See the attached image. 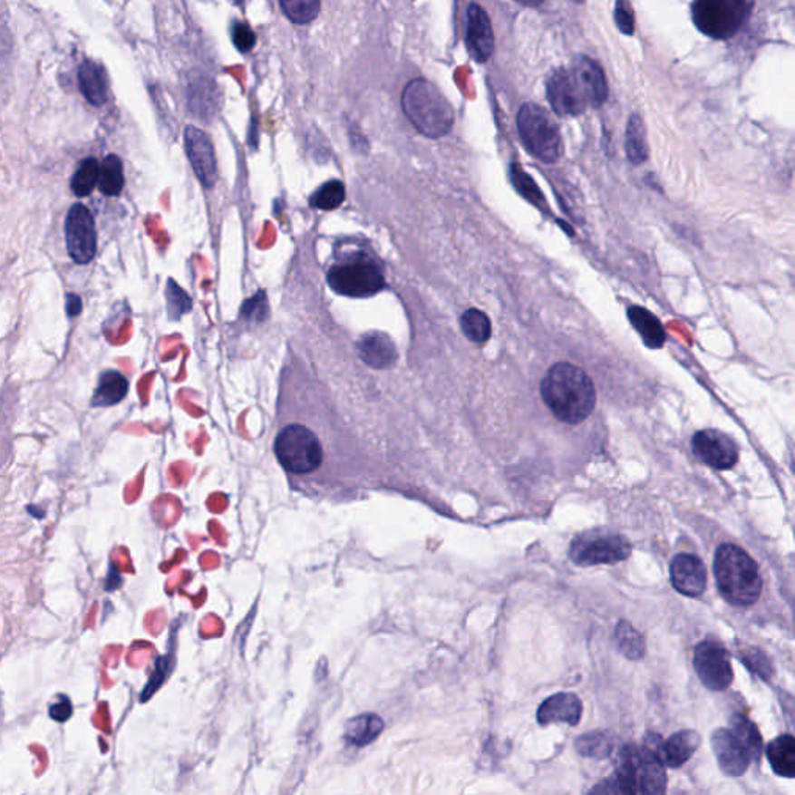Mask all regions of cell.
Here are the masks:
<instances>
[{
  "label": "cell",
  "instance_id": "obj_31",
  "mask_svg": "<svg viewBox=\"0 0 795 795\" xmlns=\"http://www.w3.org/2000/svg\"><path fill=\"white\" fill-rule=\"evenodd\" d=\"M100 163L97 159H84L72 178L71 189L78 198H86L98 184Z\"/></svg>",
  "mask_w": 795,
  "mask_h": 795
},
{
  "label": "cell",
  "instance_id": "obj_13",
  "mask_svg": "<svg viewBox=\"0 0 795 795\" xmlns=\"http://www.w3.org/2000/svg\"><path fill=\"white\" fill-rule=\"evenodd\" d=\"M692 448L699 461L718 471L732 470L740 459L735 440L718 429H703L694 433Z\"/></svg>",
  "mask_w": 795,
  "mask_h": 795
},
{
  "label": "cell",
  "instance_id": "obj_15",
  "mask_svg": "<svg viewBox=\"0 0 795 795\" xmlns=\"http://www.w3.org/2000/svg\"><path fill=\"white\" fill-rule=\"evenodd\" d=\"M712 746L721 771L729 777L744 774L753 761L746 744L732 729L714 731Z\"/></svg>",
  "mask_w": 795,
  "mask_h": 795
},
{
  "label": "cell",
  "instance_id": "obj_20",
  "mask_svg": "<svg viewBox=\"0 0 795 795\" xmlns=\"http://www.w3.org/2000/svg\"><path fill=\"white\" fill-rule=\"evenodd\" d=\"M699 744H701V736L698 732L682 731L671 736L665 742H657L655 746L646 744V746L651 747L657 753L662 763L677 769L687 763L693 753L698 751Z\"/></svg>",
  "mask_w": 795,
  "mask_h": 795
},
{
  "label": "cell",
  "instance_id": "obj_19",
  "mask_svg": "<svg viewBox=\"0 0 795 795\" xmlns=\"http://www.w3.org/2000/svg\"><path fill=\"white\" fill-rule=\"evenodd\" d=\"M583 716V703L572 693H557L546 699L538 710V721L541 725L564 722L577 725Z\"/></svg>",
  "mask_w": 795,
  "mask_h": 795
},
{
  "label": "cell",
  "instance_id": "obj_38",
  "mask_svg": "<svg viewBox=\"0 0 795 795\" xmlns=\"http://www.w3.org/2000/svg\"><path fill=\"white\" fill-rule=\"evenodd\" d=\"M511 179H513L514 187L519 191L520 195L524 196L525 199L530 200L535 206L546 202L541 189H538L535 180L528 174L525 173L524 170H520L518 165H513V168H511Z\"/></svg>",
  "mask_w": 795,
  "mask_h": 795
},
{
  "label": "cell",
  "instance_id": "obj_11",
  "mask_svg": "<svg viewBox=\"0 0 795 795\" xmlns=\"http://www.w3.org/2000/svg\"><path fill=\"white\" fill-rule=\"evenodd\" d=\"M547 97L553 111L563 117L583 114L590 106L585 84L574 67L557 71L548 78Z\"/></svg>",
  "mask_w": 795,
  "mask_h": 795
},
{
  "label": "cell",
  "instance_id": "obj_4",
  "mask_svg": "<svg viewBox=\"0 0 795 795\" xmlns=\"http://www.w3.org/2000/svg\"><path fill=\"white\" fill-rule=\"evenodd\" d=\"M622 794H664L666 790L665 764L649 746L622 747L612 777Z\"/></svg>",
  "mask_w": 795,
  "mask_h": 795
},
{
  "label": "cell",
  "instance_id": "obj_2",
  "mask_svg": "<svg viewBox=\"0 0 795 795\" xmlns=\"http://www.w3.org/2000/svg\"><path fill=\"white\" fill-rule=\"evenodd\" d=\"M713 572L721 596L733 606H751L761 596L760 568L740 547L721 546L714 555Z\"/></svg>",
  "mask_w": 795,
  "mask_h": 795
},
{
  "label": "cell",
  "instance_id": "obj_7",
  "mask_svg": "<svg viewBox=\"0 0 795 795\" xmlns=\"http://www.w3.org/2000/svg\"><path fill=\"white\" fill-rule=\"evenodd\" d=\"M274 451L283 470L296 476L315 471L324 461L319 439L302 424H291L283 429L276 435Z\"/></svg>",
  "mask_w": 795,
  "mask_h": 795
},
{
  "label": "cell",
  "instance_id": "obj_25",
  "mask_svg": "<svg viewBox=\"0 0 795 795\" xmlns=\"http://www.w3.org/2000/svg\"><path fill=\"white\" fill-rule=\"evenodd\" d=\"M628 319L648 348L657 350V348L665 345V328L653 313H649L648 309L642 308V306H631L628 309Z\"/></svg>",
  "mask_w": 795,
  "mask_h": 795
},
{
  "label": "cell",
  "instance_id": "obj_10",
  "mask_svg": "<svg viewBox=\"0 0 795 795\" xmlns=\"http://www.w3.org/2000/svg\"><path fill=\"white\" fill-rule=\"evenodd\" d=\"M65 246L76 265H89L97 254V228L92 213L82 204H75L65 218Z\"/></svg>",
  "mask_w": 795,
  "mask_h": 795
},
{
  "label": "cell",
  "instance_id": "obj_41",
  "mask_svg": "<svg viewBox=\"0 0 795 795\" xmlns=\"http://www.w3.org/2000/svg\"><path fill=\"white\" fill-rule=\"evenodd\" d=\"M232 39L235 47L239 52H243V53L252 50V47L255 45V34L247 24H237L232 28Z\"/></svg>",
  "mask_w": 795,
  "mask_h": 795
},
{
  "label": "cell",
  "instance_id": "obj_34",
  "mask_svg": "<svg viewBox=\"0 0 795 795\" xmlns=\"http://www.w3.org/2000/svg\"><path fill=\"white\" fill-rule=\"evenodd\" d=\"M581 755L592 758H606L614 751V738L606 732H590L577 742Z\"/></svg>",
  "mask_w": 795,
  "mask_h": 795
},
{
  "label": "cell",
  "instance_id": "obj_39",
  "mask_svg": "<svg viewBox=\"0 0 795 795\" xmlns=\"http://www.w3.org/2000/svg\"><path fill=\"white\" fill-rule=\"evenodd\" d=\"M742 660L744 662V665L749 666L755 674H758L764 681H771V677L774 674V668L763 651L755 648L746 649L742 653Z\"/></svg>",
  "mask_w": 795,
  "mask_h": 795
},
{
  "label": "cell",
  "instance_id": "obj_40",
  "mask_svg": "<svg viewBox=\"0 0 795 795\" xmlns=\"http://www.w3.org/2000/svg\"><path fill=\"white\" fill-rule=\"evenodd\" d=\"M243 315L244 319L254 320V322H261V320L266 319V315H267V302H266V296L263 291L254 296V297L243 305Z\"/></svg>",
  "mask_w": 795,
  "mask_h": 795
},
{
  "label": "cell",
  "instance_id": "obj_12",
  "mask_svg": "<svg viewBox=\"0 0 795 795\" xmlns=\"http://www.w3.org/2000/svg\"><path fill=\"white\" fill-rule=\"evenodd\" d=\"M694 670L703 685L713 692H724L733 682L731 655L716 640H703L696 646Z\"/></svg>",
  "mask_w": 795,
  "mask_h": 795
},
{
  "label": "cell",
  "instance_id": "obj_35",
  "mask_svg": "<svg viewBox=\"0 0 795 795\" xmlns=\"http://www.w3.org/2000/svg\"><path fill=\"white\" fill-rule=\"evenodd\" d=\"M729 729H732L736 735L742 738L753 760L760 758L761 751H763V740H761L757 725L753 724L752 721L747 720L746 716H742V714H735L732 718Z\"/></svg>",
  "mask_w": 795,
  "mask_h": 795
},
{
  "label": "cell",
  "instance_id": "obj_26",
  "mask_svg": "<svg viewBox=\"0 0 795 795\" xmlns=\"http://www.w3.org/2000/svg\"><path fill=\"white\" fill-rule=\"evenodd\" d=\"M383 731H384V721L381 716L364 713L354 716L346 722L344 738L352 746L365 747L370 742H373Z\"/></svg>",
  "mask_w": 795,
  "mask_h": 795
},
{
  "label": "cell",
  "instance_id": "obj_46",
  "mask_svg": "<svg viewBox=\"0 0 795 795\" xmlns=\"http://www.w3.org/2000/svg\"><path fill=\"white\" fill-rule=\"evenodd\" d=\"M574 2H577V4H583V2H585V0H574Z\"/></svg>",
  "mask_w": 795,
  "mask_h": 795
},
{
  "label": "cell",
  "instance_id": "obj_32",
  "mask_svg": "<svg viewBox=\"0 0 795 795\" xmlns=\"http://www.w3.org/2000/svg\"><path fill=\"white\" fill-rule=\"evenodd\" d=\"M345 200V185L341 180H330L320 185L311 196V206L319 210L330 211L339 208Z\"/></svg>",
  "mask_w": 795,
  "mask_h": 795
},
{
  "label": "cell",
  "instance_id": "obj_43",
  "mask_svg": "<svg viewBox=\"0 0 795 795\" xmlns=\"http://www.w3.org/2000/svg\"><path fill=\"white\" fill-rule=\"evenodd\" d=\"M72 703L71 701L67 698L61 699L60 703H53L52 707H50L49 714L53 718L54 721H58V722H64V721L69 720L72 716Z\"/></svg>",
  "mask_w": 795,
  "mask_h": 795
},
{
  "label": "cell",
  "instance_id": "obj_9",
  "mask_svg": "<svg viewBox=\"0 0 795 795\" xmlns=\"http://www.w3.org/2000/svg\"><path fill=\"white\" fill-rule=\"evenodd\" d=\"M633 552L631 542L616 531L606 528L585 531L570 544V559L581 567L600 564H617L628 559Z\"/></svg>",
  "mask_w": 795,
  "mask_h": 795
},
{
  "label": "cell",
  "instance_id": "obj_18",
  "mask_svg": "<svg viewBox=\"0 0 795 795\" xmlns=\"http://www.w3.org/2000/svg\"><path fill=\"white\" fill-rule=\"evenodd\" d=\"M357 354L368 367L384 370L396 363L398 350L389 335L378 331L364 334L356 344Z\"/></svg>",
  "mask_w": 795,
  "mask_h": 795
},
{
  "label": "cell",
  "instance_id": "obj_28",
  "mask_svg": "<svg viewBox=\"0 0 795 795\" xmlns=\"http://www.w3.org/2000/svg\"><path fill=\"white\" fill-rule=\"evenodd\" d=\"M98 189L108 198H115L121 193L125 187V173H123V162L119 156L109 154L100 163L98 173Z\"/></svg>",
  "mask_w": 795,
  "mask_h": 795
},
{
  "label": "cell",
  "instance_id": "obj_24",
  "mask_svg": "<svg viewBox=\"0 0 795 795\" xmlns=\"http://www.w3.org/2000/svg\"><path fill=\"white\" fill-rule=\"evenodd\" d=\"M130 383L125 374L117 370H106L98 378L97 389L92 396V407H111L125 400Z\"/></svg>",
  "mask_w": 795,
  "mask_h": 795
},
{
  "label": "cell",
  "instance_id": "obj_23",
  "mask_svg": "<svg viewBox=\"0 0 795 795\" xmlns=\"http://www.w3.org/2000/svg\"><path fill=\"white\" fill-rule=\"evenodd\" d=\"M572 67L585 84L590 108H598L605 103L607 98V82L600 64L587 56H579Z\"/></svg>",
  "mask_w": 795,
  "mask_h": 795
},
{
  "label": "cell",
  "instance_id": "obj_30",
  "mask_svg": "<svg viewBox=\"0 0 795 795\" xmlns=\"http://www.w3.org/2000/svg\"><path fill=\"white\" fill-rule=\"evenodd\" d=\"M461 328L466 339L477 345L487 344L491 337V320L480 309L471 308L465 311L461 317Z\"/></svg>",
  "mask_w": 795,
  "mask_h": 795
},
{
  "label": "cell",
  "instance_id": "obj_21",
  "mask_svg": "<svg viewBox=\"0 0 795 795\" xmlns=\"http://www.w3.org/2000/svg\"><path fill=\"white\" fill-rule=\"evenodd\" d=\"M217 82L207 73H191L189 76V106L199 119H211L219 109Z\"/></svg>",
  "mask_w": 795,
  "mask_h": 795
},
{
  "label": "cell",
  "instance_id": "obj_14",
  "mask_svg": "<svg viewBox=\"0 0 795 795\" xmlns=\"http://www.w3.org/2000/svg\"><path fill=\"white\" fill-rule=\"evenodd\" d=\"M184 137L185 151L196 178L206 189H213V185L217 184L218 168L210 137L196 126H187Z\"/></svg>",
  "mask_w": 795,
  "mask_h": 795
},
{
  "label": "cell",
  "instance_id": "obj_44",
  "mask_svg": "<svg viewBox=\"0 0 795 795\" xmlns=\"http://www.w3.org/2000/svg\"><path fill=\"white\" fill-rule=\"evenodd\" d=\"M82 309V298L78 297L76 294H67V296H65V311H67L69 317H76V315H80Z\"/></svg>",
  "mask_w": 795,
  "mask_h": 795
},
{
  "label": "cell",
  "instance_id": "obj_17",
  "mask_svg": "<svg viewBox=\"0 0 795 795\" xmlns=\"http://www.w3.org/2000/svg\"><path fill=\"white\" fill-rule=\"evenodd\" d=\"M466 44L477 63H487L494 52V33L487 11L480 5L471 4L468 8Z\"/></svg>",
  "mask_w": 795,
  "mask_h": 795
},
{
  "label": "cell",
  "instance_id": "obj_22",
  "mask_svg": "<svg viewBox=\"0 0 795 795\" xmlns=\"http://www.w3.org/2000/svg\"><path fill=\"white\" fill-rule=\"evenodd\" d=\"M78 86L82 97L92 106H103L108 102V73L100 63L92 60L82 63L78 67Z\"/></svg>",
  "mask_w": 795,
  "mask_h": 795
},
{
  "label": "cell",
  "instance_id": "obj_42",
  "mask_svg": "<svg viewBox=\"0 0 795 795\" xmlns=\"http://www.w3.org/2000/svg\"><path fill=\"white\" fill-rule=\"evenodd\" d=\"M616 22H617V27L620 28V32L625 33V34H633L634 17L633 13L629 10L628 4H626V0H617Z\"/></svg>",
  "mask_w": 795,
  "mask_h": 795
},
{
  "label": "cell",
  "instance_id": "obj_27",
  "mask_svg": "<svg viewBox=\"0 0 795 795\" xmlns=\"http://www.w3.org/2000/svg\"><path fill=\"white\" fill-rule=\"evenodd\" d=\"M769 764L780 777L792 779L795 775V740L790 735L779 736L768 746Z\"/></svg>",
  "mask_w": 795,
  "mask_h": 795
},
{
  "label": "cell",
  "instance_id": "obj_37",
  "mask_svg": "<svg viewBox=\"0 0 795 795\" xmlns=\"http://www.w3.org/2000/svg\"><path fill=\"white\" fill-rule=\"evenodd\" d=\"M167 304L168 315L171 319H179L180 315H187L193 305L189 294L174 280H168L167 283Z\"/></svg>",
  "mask_w": 795,
  "mask_h": 795
},
{
  "label": "cell",
  "instance_id": "obj_6",
  "mask_svg": "<svg viewBox=\"0 0 795 795\" xmlns=\"http://www.w3.org/2000/svg\"><path fill=\"white\" fill-rule=\"evenodd\" d=\"M751 8V0H694L693 22L709 38L731 39L742 30Z\"/></svg>",
  "mask_w": 795,
  "mask_h": 795
},
{
  "label": "cell",
  "instance_id": "obj_5",
  "mask_svg": "<svg viewBox=\"0 0 795 795\" xmlns=\"http://www.w3.org/2000/svg\"><path fill=\"white\" fill-rule=\"evenodd\" d=\"M520 141L531 156L544 163H555L563 156V139L557 123L539 104L527 103L518 114Z\"/></svg>",
  "mask_w": 795,
  "mask_h": 795
},
{
  "label": "cell",
  "instance_id": "obj_16",
  "mask_svg": "<svg viewBox=\"0 0 795 795\" xmlns=\"http://www.w3.org/2000/svg\"><path fill=\"white\" fill-rule=\"evenodd\" d=\"M671 583L684 596H699L707 586V568L703 561L690 553H679L670 566Z\"/></svg>",
  "mask_w": 795,
  "mask_h": 795
},
{
  "label": "cell",
  "instance_id": "obj_29",
  "mask_svg": "<svg viewBox=\"0 0 795 795\" xmlns=\"http://www.w3.org/2000/svg\"><path fill=\"white\" fill-rule=\"evenodd\" d=\"M648 141L644 120L640 115H631L626 130V156L633 165H642L648 159Z\"/></svg>",
  "mask_w": 795,
  "mask_h": 795
},
{
  "label": "cell",
  "instance_id": "obj_45",
  "mask_svg": "<svg viewBox=\"0 0 795 795\" xmlns=\"http://www.w3.org/2000/svg\"><path fill=\"white\" fill-rule=\"evenodd\" d=\"M516 2H518V4H520V5H524V6H538V5H541V4H542V2H544V0H516Z\"/></svg>",
  "mask_w": 795,
  "mask_h": 795
},
{
  "label": "cell",
  "instance_id": "obj_8",
  "mask_svg": "<svg viewBox=\"0 0 795 795\" xmlns=\"http://www.w3.org/2000/svg\"><path fill=\"white\" fill-rule=\"evenodd\" d=\"M326 278L331 289L345 297H373L385 287L383 272L365 255H354L333 266Z\"/></svg>",
  "mask_w": 795,
  "mask_h": 795
},
{
  "label": "cell",
  "instance_id": "obj_3",
  "mask_svg": "<svg viewBox=\"0 0 795 795\" xmlns=\"http://www.w3.org/2000/svg\"><path fill=\"white\" fill-rule=\"evenodd\" d=\"M401 108L413 128L429 139L446 136L454 125V109L439 87L417 78L407 82L401 95Z\"/></svg>",
  "mask_w": 795,
  "mask_h": 795
},
{
  "label": "cell",
  "instance_id": "obj_36",
  "mask_svg": "<svg viewBox=\"0 0 795 795\" xmlns=\"http://www.w3.org/2000/svg\"><path fill=\"white\" fill-rule=\"evenodd\" d=\"M280 6L289 21L305 25L319 15L320 0H280Z\"/></svg>",
  "mask_w": 795,
  "mask_h": 795
},
{
  "label": "cell",
  "instance_id": "obj_33",
  "mask_svg": "<svg viewBox=\"0 0 795 795\" xmlns=\"http://www.w3.org/2000/svg\"><path fill=\"white\" fill-rule=\"evenodd\" d=\"M616 640L623 654L629 659L638 660L645 655V640L637 629L628 622L618 623L616 629Z\"/></svg>",
  "mask_w": 795,
  "mask_h": 795
},
{
  "label": "cell",
  "instance_id": "obj_1",
  "mask_svg": "<svg viewBox=\"0 0 795 795\" xmlns=\"http://www.w3.org/2000/svg\"><path fill=\"white\" fill-rule=\"evenodd\" d=\"M542 401L559 422L579 424L596 411V390L583 368L570 363L550 367L541 383Z\"/></svg>",
  "mask_w": 795,
  "mask_h": 795
}]
</instances>
